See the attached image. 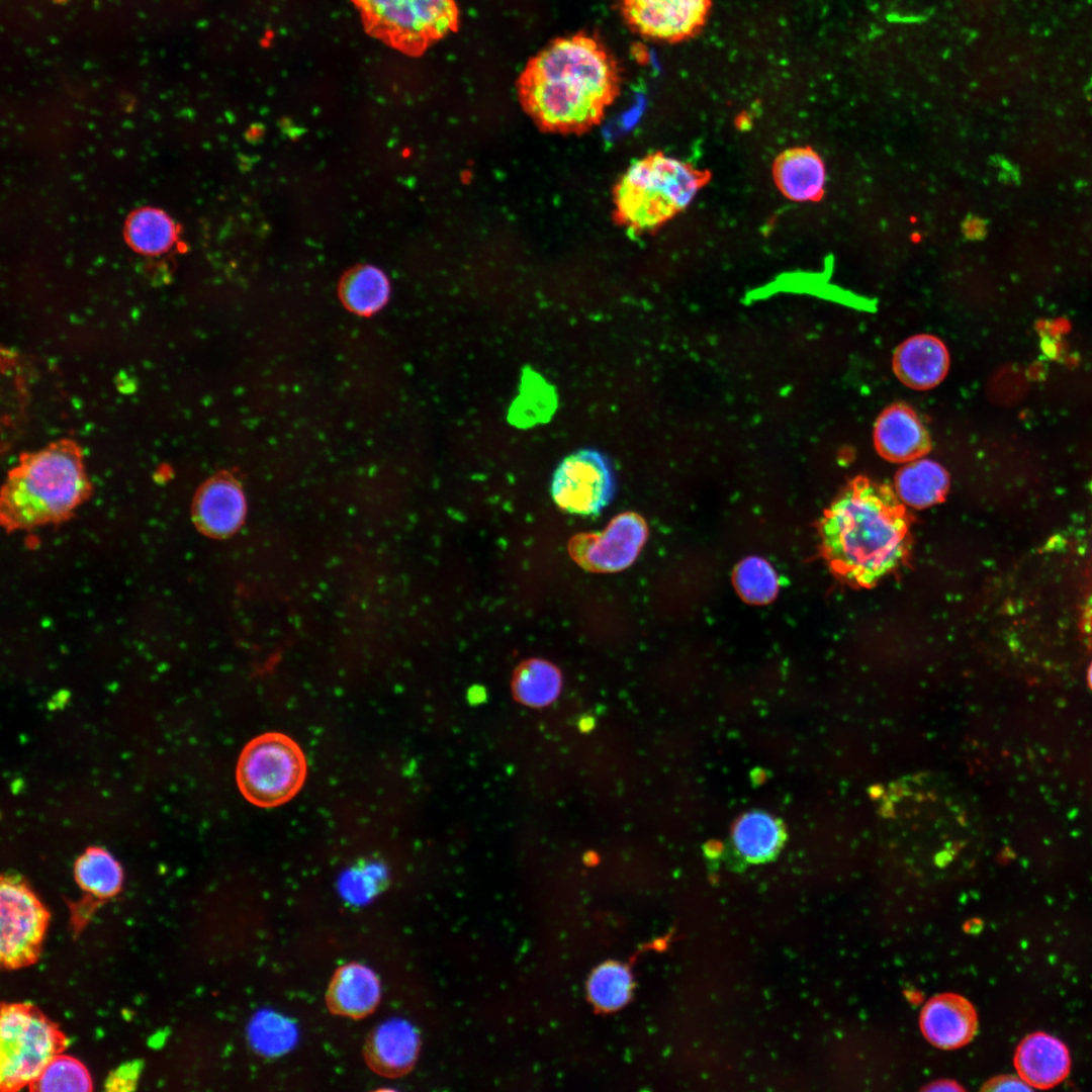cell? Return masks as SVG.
<instances>
[{
  "instance_id": "6da1fadb",
  "label": "cell",
  "mask_w": 1092,
  "mask_h": 1092,
  "mask_svg": "<svg viewBox=\"0 0 1092 1092\" xmlns=\"http://www.w3.org/2000/svg\"><path fill=\"white\" fill-rule=\"evenodd\" d=\"M618 64L595 37H558L531 58L518 79L526 113L542 129L580 133L598 124L619 95Z\"/></svg>"
},
{
  "instance_id": "7a4b0ae2",
  "label": "cell",
  "mask_w": 1092,
  "mask_h": 1092,
  "mask_svg": "<svg viewBox=\"0 0 1092 1092\" xmlns=\"http://www.w3.org/2000/svg\"><path fill=\"white\" fill-rule=\"evenodd\" d=\"M909 528V517L892 488L856 477L824 512L821 552L839 579L871 587L904 561Z\"/></svg>"
},
{
  "instance_id": "3957f363",
  "label": "cell",
  "mask_w": 1092,
  "mask_h": 1092,
  "mask_svg": "<svg viewBox=\"0 0 1092 1092\" xmlns=\"http://www.w3.org/2000/svg\"><path fill=\"white\" fill-rule=\"evenodd\" d=\"M872 793L882 841L892 847L929 850L939 863L982 841L977 810L946 778L914 774L874 787Z\"/></svg>"
},
{
  "instance_id": "277c9868",
  "label": "cell",
  "mask_w": 1092,
  "mask_h": 1092,
  "mask_svg": "<svg viewBox=\"0 0 1092 1092\" xmlns=\"http://www.w3.org/2000/svg\"><path fill=\"white\" fill-rule=\"evenodd\" d=\"M83 452L70 439L24 453L1 489L0 520L7 532L68 520L91 494Z\"/></svg>"
},
{
  "instance_id": "5b68a950",
  "label": "cell",
  "mask_w": 1092,
  "mask_h": 1092,
  "mask_svg": "<svg viewBox=\"0 0 1092 1092\" xmlns=\"http://www.w3.org/2000/svg\"><path fill=\"white\" fill-rule=\"evenodd\" d=\"M711 173L655 152L630 165L614 188V217L633 232L655 230L682 211Z\"/></svg>"
},
{
  "instance_id": "8992f818",
  "label": "cell",
  "mask_w": 1092,
  "mask_h": 1092,
  "mask_svg": "<svg viewBox=\"0 0 1092 1092\" xmlns=\"http://www.w3.org/2000/svg\"><path fill=\"white\" fill-rule=\"evenodd\" d=\"M364 30L410 57L422 56L439 39L455 32L459 11L455 0H351Z\"/></svg>"
},
{
  "instance_id": "52a82bcc",
  "label": "cell",
  "mask_w": 1092,
  "mask_h": 1092,
  "mask_svg": "<svg viewBox=\"0 0 1092 1092\" xmlns=\"http://www.w3.org/2000/svg\"><path fill=\"white\" fill-rule=\"evenodd\" d=\"M307 763L300 746L289 736L268 732L256 736L243 748L236 780L247 801L260 808H274L290 801L302 788Z\"/></svg>"
},
{
  "instance_id": "ba28073f",
  "label": "cell",
  "mask_w": 1092,
  "mask_h": 1092,
  "mask_svg": "<svg viewBox=\"0 0 1092 1092\" xmlns=\"http://www.w3.org/2000/svg\"><path fill=\"white\" fill-rule=\"evenodd\" d=\"M0 1085L2 1091L29 1086L47 1064L67 1045V1038L30 1004H3L0 1018Z\"/></svg>"
},
{
  "instance_id": "9c48e42d",
  "label": "cell",
  "mask_w": 1092,
  "mask_h": 1092,
  "mask_svg": "<svg viewBox=\"0 0 1092 1092\" xmlns=\"http://www.w3.org/2000/svg\"><path fill=\"white\" fill-rule=\"evenodd\" d=\"M0 912L2 965L15 969L34 963L50 917L44 906L20 878L2 876Z\"/></svg>"
},
{
  "instance_id": "30bf717a",
  "label": "cell",
  "mask_w": 1092,
  "mask_h": 1092,
  "mask_svg": "<svg viewBox=\"0 0 1092 1092\" xmlns=\"http://www.w3.org/2000/svg\"><path fill=\"white\" fill-rule=\"evenodd\" d=\"M616 489L612 464L595 449H580L557 466L551 483L556 505L571 514L600 513L613 499Z\"/></svg>"
},
{
  "instance_id": "8fae6325",
  "label": "cell",
  "mask_w": 1092,
  "mask_h": 1092,
  "mask_svg": "<svg viewBox=\"0 0 1092 1092\" xmlns=\"http://www.w3.org/2000/svg\"><path fill=\"white\" fill-rule=\"evenodd\" d=\"M711 6L712 0H620L622 16L634 32L669 43L699 33Z\"/></svg>"
},
{
  "instance_id": "7c38bea8",
  "label": "cell",
  "mask_w": 1092,
  "mask_h": 1092,
  "mask_svg": "<svg viewBox=\"0 0 1092 1092\" xmlns=\"http://www.w3.org/2000/svg\"><path fill=\"white\" fill-rule=\"evenodd\" d=\"M646 536L645 521L628 512L615 517L602 532L575 536L569 543V552L587 570L615 572L633 563Z\"/></svg>"
},
{
  "instance_id": "4fadbf2b",
  "label": "cell",
  "mask_w": 1092,
  "mask_h": 1092,
  "mask_svg": "<svg viewBox=\"0 0 1092 1092\" xmlns=\"http://www.w3.org/2000/svg\"><path fill=\"white\" fill-rule=\"evenodd\" d=\"M192 520L203 534L224 538L234 534L246 515V499L240 485L226 475L204 482L192 504Z\"/></svg>"
},
{
  "instance_id": "5bb4252c",
  "label": "cell",
  "mask_w": 1092,
  "mask_h": 1092,
  "mask_svg": "<svg viewBox=\"0 0 1092 1092\" xmlns=\"http://www.w3.org/2000/svg\"><path fill=\"white\" fill-rule=\"evenodd\" d=\"M919 1025L924 1037L941 1050H956L969 1043L978 1029L974 1005L954 993L930 998L922 1007Z\"/></svg>"
},
{
  "instance_id": "9a60e30c",
  "label": "cell",
  "mask_w": 1092,
  "mask_h": 1092,
  "mask_svg": "<svg viewBox=\"0 0 1092 1092\" xmlns=\"http://www.w3.org/2000/svg\"><path fill=\"white\" fill-rule=\"evenodd\" d=\"M874 444L880 456L894 463L921 458L931 448L928 432L915 411L900 402L887 406L876 420Z\"/></svg>"
},
{
  "instance_id": "2e32d148",
  "label": "cell",
  "mask_w": 1092,
  "mask_h": 1092,
  "mask_svg": "<svg viewBox=\"0 0 1092 1092\" xmlns=\"http://www.w3.org/2000/svg\"><path fill=\"white\" fill-rule=\"evenodd\" d=\"M892 366L904 385L915 390H927L938 385L946 376L949 353L937 337L915 335L898 346Z\"/></svg>"
},
{
  "instance_id": "e0dca14e",
  "label": "cell",
  "mask_w": 1092,
  "mask_h": 1092,
  "mask_svg": "<svg viewBox=\"0 0 1092 1092\" xmlns=\"http://www.w3.org/2000/svg\"><path fill=\"white\" fill-rule=\"evenodd\" d=\"M420 1048L416 1028L402 1019H390L375 1027L367 1036L364 1058L376 1074L394 1078L414 1066Z\"/></svg>"
},
{
  "instance_id": "ac0fdd59",
  "label": "cell",
  "mask_w": 1092,
  "mask_h": 1092,
  "mask_svg": "<svg viewBox=\"0 0 1092 1092\" xmlns=\"http://www.w3.org/2000/svg\"><path fill=\"white\" fill-rule=\"evenodd\" d=\"M1013 1064L1018 1076L1031 1088L1050 1089L1069 1075L1071 1057L1066 1044L1058 1037L1033 1032L1017 1045Z\"/></svg>"
},
{
  "instance_id": "d6986e66",
  "label": "cell",
  "mask_w": 1092,
  "mask_h": 1092,
  "mask_svg": "<svg viewBox=\"0 0 1092 1092\" xmlns=\"http://www.w3.org/2000/svg\"><path fill=\"white\" fill-rule=\"evenodd\" d=\"M379 999L377 976L358 963L340 967L333 975L326 994L327 1005L333 1013L354 1019L372 1013Z\"/></svg>"
},
{
  "instance_id": "ffe728a7",
  "label": "cell",
  "mask_w": 1092,
  "mask_h": 1092,
  "mask_svg": "<svg viewBox=\"0 0 1092 1092\" xmlns=\"http://www.w3.org/2000/svg\"><path fill=\"white\" fill-rule=\"evenodd\" d=\"M779 190L796 202L818 201L826 183V169L811 148H793L780 154L772 165Z\"/></svg>"
},
{
  "instance_id": "44dd1931",
  "label": "cell",
  "mask_w": 1092,
  "mask_h": 1092,
  "mask_svg": "<svg viewBox=\"0 0 1092 1092\" xmlns=\"http://www.w3.org/2000/svg\"><path fill=\"white\" fill-rule=\"evenodd\" d=\"M787 840L784 822L769 813L752 810L735 823L730 843L745 864L768 862L777 857Z\"/></svg>"
},
{
  "instance_id": "7402d4cb",
  "label": "cell",
  "mask_w": 1092,
  "mask_h": 1092,
  "mask_svg": "<svg viewBox=\"0 0 1092 1092\" xmlns=\"http://www.w3.org/2000/svg\"><path fill=\"white\" fill-rule=\"evenodd\" d=\"M896 494L904 504L924 509L942 502L949 487L943 466L931 459L907 462L896 474Z\"/></svg>"
},
{
  "instance_id": "603a6c76",
  "label": "cell",
  "mask_w": 1092,
  "mask_h": 1092,
  "mask_svg": "<svg viewBox=\"0 0 1092 1092\" xmlns=\"http://www.w3.org/2000/svg\"><path fill=\"white\" fill-rule=\"evenodd\" d=\"M389 283L382 271L374 266H358L350 270L340 284V296L353 312L368 315L387 301Z\"/></svg>"
},
{
  "instance_id": "cb8c5ba5",
  "label": "cell",
  "mask_w": 1092,
  "mask_h": 1092,
  "mask_svg": "<svg viewBox=\"0 0 1092 1092\" xmlns=\"http://www.w3.org/2000/svg\"><path fill=\"white\" fill-rule=\"evenodd\" d=\"M74 876L84 892L98 899L114 896L122 885V870L119 863L101 847H89L78 857Z\"/></svg>"
},
{
  "instance_id": "d4e9b609",
  "label": "cell",
  "mask_w": 1092,
  "mask_h": 1092,
  "mask_svg": "<svg viewBox=\"0 0 1092 1092\" xmlns=\"http://www.w3.org/2000/svg\"><path fill=\"white\" fill-rule=\"evenodd\" d=\"M561 688V675L551 663L532 659L523 663L515 673L513 691L520 703L542 707L553 702Z\"/></svg>"
},
{
  "instance_id": "484cf974",
  "label": "cell",
  "mask_w": 1092,
  "mask_h": 1092,
  "mask_svg": "<svg viewBox=\"0 0 1092 1092\" xmlns=\"http://www.w3.org/2000/svg\"><path fill=\"white\" fill-rule=\"evenodd\" d=\"M587 991L590 1001L600 1010H617L630 999L632 976L619 963L603 964L592 974Z\"/></svg>"
},
{
  "instance_id": "4316f807",
  "label": "cell",
  "mask_w": 1092,
  "mask_h": 1092,
  "mask_svg": "<svg viewBox=\"0 0 1092 1092\" xmlns=\"http://www.w3.org/2000/svg\"><path fill=\"white\" fill-rule=\"evenodd\" d=\"M129 243L146 254H158L167 250L174 241L175 228L162 211L142 209L135 212L127 225Z\"/></svg>"
},
{
  "instance_id": "83f0119b",
  "label": "cell",
  "mask_w": 1092,
  "mask_h": 1092,
  "mask_svg": "<svg viewBox=\"0 0 1092 1092\" xmlns=\"http://www.w3.org/2000/svg\"><path fill=\"white\" fill-rule=\"evenodd\" d=\"M29 1087L30 1090L41 1092H85L92 1090V1080L81 1062L70 1056L59 1054L47 1064Z\"/></svg>"
},
{
  "instance_id": "f1b7e54d",
  "label": "cell",
  "mask_w": 1092,
  "mask_h": 1092,
  "mask_svg": "<svg viewBox=\"0 0 1092 1092\" xmlns=\"http://www.w3.org/2000/svg\"><path fill=\"white\" fill-rule=\"evenodd\" d=\"M734 581L742 599L755 605L772 601L779 588L775 570L760 557L742 560L735 570Z\"/></svg>"
},
{
  "instance_id": "f546056e",
  "label": "cell",
  "mask_w": 1092,
  "mask_h": 1092,
  "mask_svg": "<svg viewBox=\"0 0 1092 1092\" xmlns=\"http://www.w3.org/2000/svg\"><path fill=\"white\" fill-rule=\"evenodd\" d=\"M141 1069V1063L138 1061L126 1063L120 1066L109 1075L105 1083L106 1089L114 1091L133 1090L135 1088Z\"/></svg>"
},
{
  "instance_id": "4dcf8cb0",
  "label": "cell",
  "mask_w": 1092,
  "mask_h": 1092,
  "mask_svg": "<svg viewBox=\"0 0 1092 1092\" xmlns=\"http://www.w3.org/2000/svg\"><path fill=\"white\" fill-rule=\"evenodd\" d=\"M987 1091H1030L1032 1088L1019 1076H997L987 1081L983 1088Z\"/></svg>"
},
{
  "instance_id": "1f68e13d",
  "label": "cell",
  "mask_w": 1092,
  "mask_h": 1092,
  "mask_svg": "<svg viewBox=\"0 0 1092 1092\" xmlns=\"http://www.w3.org/2000/svg\"><path fill=\"white\" fill-rule=\"evenodd\" d=\"M925 1089L926 1090H935V1091H940V1090H943V1091H957V1090H959L960 1091V1090H963V1088L959 1084H957L953 1081H949V1080L937 1081L935 1083H932L931 1085H928Z\"/></svg>"
},
{
  "instance_id": "d6a6232c",
  "label": "cell",
  "mask_w": 1092,
  "mask_h": 1092,
  "mask_svg": "<svg viewBox=\"0 0 1092 1092\" xmlns=\"http://www.w3.org/2000/svg\"><path fill=\"white\" fill-rule=\"evenodd\" d=\"M1088 684H1089V686H1090V688L1092 690V662H1091V664L1089 666V669H1088Z\"/></svg>"
}]
</instances>
